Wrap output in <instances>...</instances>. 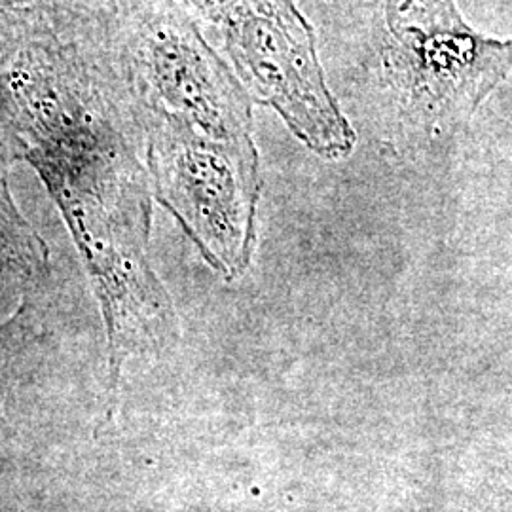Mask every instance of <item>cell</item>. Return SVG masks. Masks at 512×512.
Returning a JSON list of instances; mask_svg holds the SVG:
<instances>
[{
  "label": "cell",
  "instance_id": "5b68a950",
  "mask_svg": "<svg viewBox=\"0 0 512 512\" xmlns=\"http://www.w3.org/2000/svg\"><path fill=\"white\" fill-rule=\"evenodd\" d=\"M29 321L31 315L27 304H21V308L0 325V418L8 399V391L12 387L14 359L29 336Z\"/></svg>",
  "mask_w": 512,
  "mask_h": 512
},
{
  "label": "cell",
  "instance_id": "7a4b0ae2",
  "mask_svg": "<svg viewBox=\"0 0 512 512\" xmlns=\"http://www.w3.org/2000/svg\"><path fill=\"white\" fill-rule=\"evenodd\" d=\"M190 129L167 133L152 148L160 196L183 220L203 253L238 272L247 251L249 179L239 143Z\"/></svg>",
  "mask_w": 512,
  "mask_h": 512
},
{
  "label": "cell",
  "instance_id": "3957f363",
  "mask_svg": "<svg viewBox=\"0 0 512 512\" xmlns=\"http://www.w3.org/2000/svg\"><path fill=\"white\" fill-rule=\"evenodd\" d=\"M389 19L452 109H475L512 69V42L478 37L448 0H389Z\"/></svg>",
  "mask_w": 512,
  "mask_h": 512
},
{
  "label": "cell",
  "instance_id": "6da1fadb",
  "mask_svg": "<svg viewBox=\"0 0 512 512\" xmlns=\"http://www.w3.org/2000/svg\"><path fill=\"white\" fill-rule=\"evenodd\" d=\"M12 95L23 160L52 194L92 279L116 385L126 359L160 342L171 323L145 258L147 213L128 156L107 126L46 78L23 74Z\"/></svg>",
  "mask_w": 512,
  "mask_h": 512
},
{
  "label": "cell",
  "instance_id": "277c9868",
  "mask_svg": "<svg viewBox=\"0 0 512 512\" xmlns=\"http://www.w3.org/2000/svg\"><path fill=\"white\" fill-rule=\"evenodd\" d=\"M50 272V251L0 177V279L31 283Z\"/></svg>",
  "mask_w": 512,
  "mask_h": 512
},
{
  "label": "cell",
  "instance_id": "52a82bcc",
  "mask_svg": "<svg viewBox=\"0 0 512 512\" xmlns=\"http://www.w3.org/2000/svg\"><path fill=\"white\" fill-rule=\"evenodd\" d=\"M31 0H0V8L4 10H12V8H21L25 4H29Z\"/></svg>",
  "mask_w": 512,
  "mask_h": 512
},
{
  "label": "cell",
  "instance_id": "8992f818",
  "mask_svg": "<svg viewBox=\"0 0 512 512\" xmlns=\"http://www.w3.org/2000/svg\"><path fill=\"white\" fill-rule=\"evenodd\" d=\"M23 158V145L19 135H10L0 122V167Z\"/></svg>",
  "mask_w": 512,
  "mask_h": 512
}]
</instances>
